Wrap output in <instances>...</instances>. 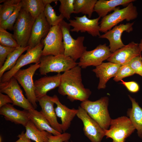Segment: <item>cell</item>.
Returning <instances> with one entry per match:
<instances>
[{
    "instance_id": "6da1fadb",
    "label": "cell",
    "mask_w": 142,
    "mask_h": 142,
    "mask_svg": "<svg viewBox=\"0 0 142 142\" xmlns=\"http://www.w3.org/2000/svg\"><path fill=\"white\" fill-rule=\"evenodd\" d=\"M82 68L77 65L61 74L60 82L58 91L71 102H82L88 100L92 92L85 88L82 82Z\"/></svg>"
},
{
    "instance_id": "7a4b0ae2",
    "label": "cell",
    "mask_w": 142,
    "mask_h": 142,
    "mask_svg": "<svg viewBox=\"0 0 142 142\" xmlns=\"http://www.w3.org/2000/svg\"><path fill=\"white\" fill-rule=\"evenodd\" d=\"M109 98L102 97L95 101L88 100L82 102L80 106L104 130L108 129L111 120L108 110Z\"/></svg>"
},
{
    "instance_id": "3957f363",
    "label": "cell",
    "mask_w": 142,
    "mask_h": 142,
    "mask_svg": "<svg viewBox=\"0 0 142 142\" xmlns=\"http://www.w3.org/2000/svg\"><path fill=\"white\" fill-rule=\"evenodd\" d=\"M77 65L78 63L64 54L49 55L41 56L39 69L41 75H46L50 72H65Z\"/></svg>"
},
{
    "instance_id": "277c9868",
    "label": "cell",
    "mask_w": 142,
    "mask_h": 142,
    "mask_svg": "<svg viewBox=\"0 0 142 142\" xmlns=\"http://www.w3.org/2000/svg\"><path fill=\"white\" fill-rule=\"evenodd\" d=\"M138 15L137 8L133 2L122 9L117 7L113 12L102 18L99 25L100 32L105 33L123 21L135 19Z\"/></svg>"
},
{
    "instance_id": "5b68a950",
    "label": "cell",
    "mask_w": 142,
    "mask_h": 142,
    "mask_svg": "<svg viewBox=\"0 0 142 142\" xmlns=\"http://www.w3.org/2000/svg\"><path fill=\"white\" fill-rule=\"evenodd\" d=\"M59 25L63 34L64 54L76 62L87 50V47L84 46L83 44L84 37L79 36L76 39H74L70 33V26L64 20Z\"/></svg>"
},
{
    "instance_id": "8992f818",
    "label": "cell",
    "mask_w": 142,
    "mask_h": 142,
    "mask_svg": "<svg viewBox=\"0 0 142 142\" xmlns=\"http://www.w3.org/2000/svg\"><path fill=\"white\" fill-rule=\"evenodd\" d=\"M35 20L29 13L21 9L13 29L14 37L20 46H28Z\"/></svg>"
},
{
    "instance_id": "52a82bcc",
    "label": "cell",
    "mask_w": 142,
    "mask_h": 142,
    "mask_svg": "<svg viewBox=\"0 0 142 142\" xmlns=\"http://www.w3.org/2000/svg\"><path fill=\"white\" fill-rule=\"evenodd\" d=\"M109 127L105 130V136L111 138L113 142H125L135 129L129 118L125 116L111 119Z\"/></svg>"
},
{
    "instance_id": "ba28073f",
    "label": "cell",
    "mask_w": 142,
    "mask_h": 142,
    "mask_svg": "<svg viewBox=\"0 0 142 142\" xmlns=\"http://www.w3.org/2000/svg\"><path fill=\"white\" fill-rule=\"evenodd\" d=\"M39 63H35L27 69H19L13 76L23 88L27 99L35 109L37 107L36 102L38 101L33 77L36 71L39 68Z\"/></svg>"
},
{
    "instance_id": "9c48e42d",
    "label": "cell",
    "mask_w": 142,
    "mask_h": 142,
    "mask_svg": "<svg viewBox=\"0 0 142 142\" xmlns=\"http://www.w3.org/2000/svg\"><path fill=\"white\" fill-rule=\"evenodd\" d=\"M44 47V44L41 41L35 47L28 49L25 54H22L19 57L13 67L3 74L0 78V83L9 80L21 68L25 65L33 63H40Z\"/></svg>"
},
{
    "instance_id": "30bf717a",
    "label": "cell",
    "mask_w": 142,
    "mask_h": 142,
    "mask_svg": "<svg viewBox=\"0 0 142 142\" xmlns=\"http://www.w3.org/2000/svg\"><path fill=\"white\" fill-rule=\"evenodd\" d=\"M42 41L44 45L42 56L64 54L63 34L59 24L51 27L46 36Z\"/></svg>"
},
{
    "instance_id": "8fae6325",
    "label": "cell",
    "mask_w": 142,
    "mask_h": 142,
    "mask_svg": "<svg viewBox=\"0 0 142 142\" xmlns=\"http://www.w3.org/2000/svg\"><path fill=\"white\" fill-rule=\"evenodd\" d=\"M15 78L13 77L8 81L0 83V92L8 95L13 102V105L29 110L35 109L24 96L22 90Z\"/></svg>"
},
{
    "instance_id": "7c38bea8",
    "label": "cell",
    "mask_w": 142,
    "mask_h": 142,
    "mask_svg": "<svg viewBox=\"0 0 142 142\" xmlns=\"http://www.w3.org/2000/svg\"><path fill=\"white\" fill-rule=\"evenodd\" d=\"M76 115L82 121L84 135L92 142H101L105 136V130L92 118L80 106Z\"/></svg>"
},
{
    "instance_id": "4fadbf2b",
    "label": "cell",
    "mask_w": 142,
    "mask_h": 142,
    "mask_svg": "<svg viewBox=\"0 0 142 142\" xmlns=\"http://www.w3.org/2000/svg\"><path fill=\"white\" fill-rule=\"evenodd\" d=\"M111 53L106 44H99L92 50H86L79 59L78 65L82 69L91 66L96 67L107 60Z\"/></svg>"
},
{
    "instance_id": "5bb4252c",
    "label": "cell",
    "mask_w": 142,
    "mask_h": 142,
    "mask_svg": "<svg viewBox=\"0 0 142 142\" xmlns=\"http://www.w3.org/2000/svg\"><path fill=\"white\" fill-rule=\"evenodd\" d=\"M75 19L69 20V24L73 28L70 30L72 32H87L93 37H99L100 27L99 21L100 17L91 19L86 15L80 17H76Z\"/></svg>"
},
{
    "instance_id": "9a60e30c",
    "label": "cell",
    "mask_w": 142,
    "mask_h": 142,
    "mask_svg": "<svg viewBox=\"0 0 142 142\" xmlns=\"http://www.w3.org/2000/svg\"><path fill=\"white\" fill-rule=\"evenodd\" d=\"M134 22L122 24L116 26L104 34L101 35L99 38L107 39L109 41V46L110 50L113 53L121 48L125 45L122 42L121 36L124 32L129 33L133 31V26Z\"/></svg>"
},
{
    "instance_id": "2e32d148",
    "label": "cell",
    "mask_w": 142,
    "mask_h": 142,
    "mask_svg": "<svg viewBox=\"0 0 142 142\" xmlns=\"http://www.w3.org/2000/svg\"><path fill=\"white\" fill-rule=\"evenodd\" d=\"M141 54L138 43L132 41L112 53L107 60L122 65L128 64L134 57L141 55Z\"/></svg>"
},
{
    "instance_id": "e0dca14e",
    "label": "cell",
    "mask_w": 142,
    "mask_h": 142,
    "mask_svg": "<svg viewBox=\"0 0 142 142\" xmlns=\"http://www.w3.org/2000/svg\"><path fill=\"white\" fill-rule=\"evenodd\" d=\"M52 26L48 23L44 14L41 13L36 19L32 29L28 45L29 49L34 48L46 36Z\"/></svg>"
},
{
    "instance_id": "ac0fdd59",
    "label": "cell",
    "mask_w": 142,
    "mask_h": 142,
    "mask_svg": "<svg viewBox=\"0 0 142 142\" xmlns=\"http://www.w3.org/2000/svg\"><path fill=\"white\" fill-rule=\"evenodd\" d=\"M52 97L47 95L37 99L41 109L40 111L54 129L62 133L63 132L61 124L57 120L54 107V102L52 100Z\"/></svg>"
},
{
    "instance_id": "d6986e66",
    "label": "cell",
    "mask_w": 142,
    "mask_h": 142,
    "mask_svg": "<svg viewBox=\"0 0 142 142\" xmlns=\"http://www.w3.org/2000/svg\"><path fill=\"white\" fill-rule=\"evenodd\" d=\"M121 66L111 62H103L92 70L99 79L97 88L99 90L105 88L107 82L111 78L115 77Z\"/></svg>"
},
{
    "instance_id": "ffe728a7",
    "label": "cell",
    "mask_w": 142,
    "mask_h": 142,
    "mask_svg": "<svg viewBox=\"0 0 142 142\" xmlns=\"http://www.w3.org/2000/svg\"><path fill=\"white\" fill-rule=\"evenodd\" d=\"M61 74L60 73L52 76H46L34 82L35 93L37 99L47 95L49 91L59 86Z\"/></svg>"
},
{
    "instance_id": "44dd1931",
    "label": "cell",
    "mask_w": 142,
    "mask_h": 142,
    "mask_svg": "<svg viewBox=\"0 0 142 142\" xmlns=\"http://www.w3.org/2000/svg\"><path fill=\"white\" fill-rule=\"evenodd\" d=\"M52 100L57 105L54 109L57 116L60 118L61 120L62 129L65 132L70 127L71 123L78 112V109H70L60 102L55 95L52 97Z\"/></svg>"
},
{
    "instance_id": "7402d4cb",
    "label": "cell",
    "mask_w": 142,
    "mask_h": 142,
    "mask_svg": "<svg viewBox=\"0 0 142 142\" xmlns=\"http://www.w3.org/2000/svg\"><path fill=\"white\" fill-rule=\"evenodd\" d=\"M13 106L8 103L0 108V114L4 116L7 120L25 127L30 120L27 110H20L15 108Z\"/></svg>"
},
{
    "instance_id": "603a6c76",
    "label": "cell",
    "mask_w": 142,
    "mask_h": 142,
    "mask_svg": "<svg viewBox=\"0 0 142 142\" xmlns=\"http://www.w3.org/2000/svg\"><path fill=\"white\" fill-rule=\"evenodd\" d=\"M134 0H99L97 1L94 8V11L101 17L107 15L108 13L114 10L118 6H126Z\"/></svg>"
},
{
    "instance_id": "cb8c5ba5",
    "label": "cell",
    "mask_w": 142,
    "mask_h": 142,
    "mask_svg": "<svg viewBox=\"0 0 142 142\" xmlns=\"http://www.w3.org/2000/svg\"><path fill=\"white\" fill-rule=\"evenodd\" d=\"M28 116L36 127L40 131H46L54 135L61 133L53 129L41 112L35 109L27 110Z\"/></svg>"
},
{
    "instance_id": "d4e9b609",
    "label": "cell",
    "mask_w": 142,
    "mask_h": 142,
    "mask_svg": "<svg viewBox=\"0 0 142 142\" xmlns=\"http://www.w3.org/2000/svg\"><path fill=\"white\" fill-rule=\"evenodd\" d=\"M128 96L131 101L132 107L128 110L127 115L137 130L138 136L142 138V109L134 98L130 95Z\"/></svg>"
},
{
    "instance_id": "484cf974",
    "label": "cell",
    "mask_w": 142,
    "mask_h": 142,
    "mask_svg": "<svg viewBox=\"0 0 142 142\" xmlns=\"http://www.w3.org/2000/svg\"><path fill=\"white\" fill-rule=\"evenodd\" d=\"M22 9L36 19L43 12L45 7L43 0H22Z\"/></svg>"
},
{
    "instance_id": "4316f807",
    "label": "cell",
    "mask_w": 142,
    "mask_h": 142,
    "mask_svg": "<svg viewBox=\"0 0 142 142\" xmlns=\"http://www.w3.org/2000/svg\"><path fill=\"white\" fill-rule=\"evenodd\" d=\"M26 136L36 142H48V136L50 133L45 131H40L30 120L25 126Z\"/></svg>"
},
{
    "instance_id": "83f0119b",
    "label": "cell",
    "mask_w": 142,
    "mask_h": 142,
    "mask_svg": "<svg viewBox=\"0 0 142 142\" xmlns=\"http://www.w3.org/2000/svg\"><path fill=\"white\" fill-rule=\"evenodd\" d=\"M29 49L28 45L25 47L19 46L9 54L3 65L0 68V78L6 71H8L13 67L20 56Z\"/></svg>"
},
{
    "instance_id": "f1b7e54d",
    "label": "cell",
    "mask_w": 142,
    "mask_h": 142,
    "mask_svg": "<svg viewBox=\"0 0 142 142\" xmlns=\"http://www.w3.org/2000/svg\"><path fill=\"white\" fill-rule=\"evenodd\" d=\"M97 0H74V10L75 13H81L87 15L89 18L92 16L94 12V8Z\"/></svg>"
},
{
    "instance_id": "f546056e",
    "label": "cell",
    "mask_w": 142,
    "mask_h": 142,
    "mask_svg": "<svg viewBox=\"0 0 142 142\" xmlns=\"http://www.w3.org/2000/svg\"><path fill=\"white\" fill-rule=\"evenodd\" d=\"M21 0H7L0 5V22L6 20L14 12Z\"/></svg>"
},
{
    "instance_id": "4dcf8cb0",
    "label": "cell",
    "mask_w": 142,
    "mask_h": 142,
    "mask_svg": "<svg viewBox=\"0 0 142 142\" xmlns=\"http://www.w3.org/2000/svg\"><path fill=\"white\" fill-rule=\"evenodd\" d=\"M44 13L47 21L52 27L59 25L64 18L61 14L57 16L53 7L50 4L45 6Z\"/></svg>"
},
{
    "instance_id": "1f68e13d",
    "label": "cell",
    "mask_w": 142,
    "mask_h": 142,
    "mask_svg": "<svg viewBox=\"0 0 142 142\" xmlns=\"http://www.w3.org/2000/svg\"><path fill=\"white\" fill-rule=\"evenodd\" d=\"M0 45L7 47L17 48L20 46L13 34L0 28Z\"/></svg>"
},
{
    "instance_id": "d6a6232c",
    "label": "cell",
    "mask_w": 142,
    "mask_h": 142,
    "mask_svg": "<svg viewBox=\"0 0 142 142\" xmlns=\"http://www.w3.org/2000/svg\"><path fill=\"white\" fill-rule=\"evenodd\" d=\"M60 3L59 10L60 14L68 20H69L71 14L75 13L74 0H59Z\"/></svg>"
},
{
    "instance_id": "836d02e7",
    "label": "cell",
    "mask_w": 142,
    "mask_h": 142,
    "mask_svg": "<svg viewBox=\"0 0 142 142\" xmlns=\"http://www.w3.org/2000/svg\"><path fill=\"white\" fill-rule=\"evenodd\" d=\"M21 9L22 6L20 2L14 12L6 20L0 22V28L6 30H13L14 25Z\"/></svg>"
},
{
    "instance_id": "e575fe53",
    "label": "cell",
    "mask_w": 142,
    "mask_h": 142,
    "mask_svg": "<svg viewBox=\"0 0 142 142\" xmlns=\"http://www.w3.org/2000/svg\"><path fill=\"white\" fill-rule=\"evenodd\" d=\"M135 74L129 64H128L121 65L119 68L114 80L117 82L125 77L133 75Z\"/></svg>"
},
{
    "instance_id": "d590c367",
    "label": "cell",
    "mask_w": 142,
    "mask_h": 142,
    "mask_svg": "<svg viewBox=\"0 0 142 142\" xmlns=\"http://www.w3.org/2000/svg\"><path fill=\"white\" fill-rule=\"evenodd\" d=\"M129 64L135 74L142 77V57L141 55L136 56L129 63Z\"/></svg>"
},
{
    "instance_id": "8d00e7d4",
    "label": "cell",
    "mask_w": 142,
    "mask_h": 142,
    "mask_svg": "<svg viewBox=\"0 0 142 142\" xmlns=\"http://www.w3.org/2000/svg\"><path fill=\"white\" fill-rule=\"evenodd\" d=\"M16 48L7 47L0 45V68L3 65L8 56Z\"/></svg>"
},
{
    "instance_id": "74e56055",
    "label": "cell",
    "mask_w": 142,
    "mask_h": 142,
    "mask_svg": "<svg viewBox=\"0 0 142 142\" xmlns=\"http://www.w3.org/2000/svg\"><path fill=\"white\" fill-rule=\"evenodd\" d=\"M52 134L50 133L48 136V142H64L69 140L71 136L70 134L65 132L57 135Z\"/></svg>"
},
{
    "instance_id": "f35d334b",
    "label": "cell",
    "mask_w": 142,
    "mask_h": 142,
    "mask_svg": "<svg viewBox=\"0 0 142 142\" xmlns=\"http://www.w3.org/2000/svg\"><path fill=\"white\" fill-rule=\"evenodd\" d=\"M120 83L124 85L130 92L133 93L138 92L139 90L138 84L136 82L131 81L128 82H125L121 80Z\"/></svg>"
},
{
    "instance_id": "ab89813d",
    "label": "cell",
    "mask_w": 142,
    "mask_h": 142,
    "mask_svg": "<svg viewBox=\"0 0 142 142\" xmlns=\"http://www.w3.org/2000/svg\"><path fill=\"white\" fill-rule=\"evenodd\" d=\"M9 103H13L10 97L8 95H4L0 92V108Z\"/></svg>"
},
{
    "instance_id": "60d3db41",
    "label": "cell",
    "mask_w": 142,
    "mask_h": 142,
    "mask_svg": "<svg viewBox=\"0 0 142 142\" xmlns=\"http://www.w3.org/2000/svg\"><path fill=\"white\" fill-rule=\"evenodd\" d=\"M17 137L19 139L14 142H31V139L26 136L24 131H22L20 134L18 135Z\"/></svg>"
},
{
    "instance_id": "b9f144b4",
    "label": "cell",
    "mask_w": 142,
    "mask_h": 142,
    "mask_svg": "<svg viewBox=\"0 0 142 142\" xmlns=\"http://www.w3.org/2000/svg\"><path fill=\"white\" fill-rule=\"evenodd\" d=\"M43 2L46 6L48 4H50V3L54 2L55 3H57L58 0H43Z\"/></svg>"
},
{
    "instance_id": "7bdbcfd3",
    "label": "cell",
    "mask_w": 142,
    "mask_h": 142,
    "mask_svg": "<svg viewBox=\"0 0 142 142\" xmlns=\"http://www.w3.org/2000/svg\"><path fill=\"white\" fill-rule=\"evenodd\" d=\"M139 47L141 52L142 51V38L141 39L139 43H138Z\"/></svg>"
},
{
    "instance_id": "ee69618b",
    "label": "cell",
    "mask_w": 142,
    "mask_h": 142,
    "mask_svg": "<svg viewBox=\"0 0 142 142\" xmlns=\"http://www.w3.org/2000/svg\"><path fill=\"white\" fill-rule=\"evenodd\" d=\"M0 142H2V138L1 136H0Z\"/></svg>"
},
{
    "instance_id": "f6af8a7d",
    "label": "cell",
    "mask_w": 142,
    "mask_h": 142,
    "mask_svg": "<svg viewBox=\"0 0 142 142\" xmlns=\"http://www.w3.org/2000/svg\"><path fill=\"white\" fill-rule=\"evenodd\" d=\"M64 142H70L69 141V140H68V141H65Z\"/></svg>"
}]
</instances>
